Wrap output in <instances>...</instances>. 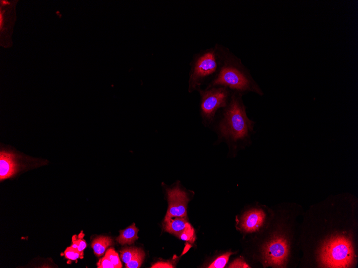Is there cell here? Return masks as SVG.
<instances>
[{"label":"cell","instance_id":"cell-1","mask_svg":"<svg viewBox=\"0 0 358 268\" xmlns=\"http://www.w3.org/2000/svg\"><path fill=\"white\" fill-rule=\"evenodd\" d=\"M299 268H356L358 199L349 192L328 196L305 210L300 225Z\"/></svg>","mask_w":358,"mask_h":268},{"label":"cell","instance_id":"cell-2","mask_svg":"<svg viewBox=\"0 0 358 268\" xmlns=\"http://www.w3.org/2000/svg\"><path fill=\"white\" fill-rule=\"evenodd\" d=\"M271 222L260 232L253 258L264 268H298L301 259L300 225L305 209L297 203L279 205Z\"/></svg>","mask_w":358,"mask_h":268},{"label":"cell","instance_id":"cell-3","mask_svg":"<svg viewBox=\"0 0 358 268\" xmlns=\"http://www.w3.org/2000/svg\"><path fill=\"white\" fill-rule=\"evenodd\" d=\"M243 96L232 92L228 105L220 110L210 128L217 135L216 143H226L235 154L251 145L256 133V122L247 115Z\"/></svg>","mask_w":358,"mask_h":268},{"label":"cell","instance_id":"cell-4","mask_svg":"<svg viewBox=\"0 0 358 268\" xmlns=\"http://www.w3.org/2000/svg\"><path fill=\"white\" fill-rule=\"evenodd\" d=\"M216 86L223 87L232 92L244 95L253 93L263 97L265 94L242 60L228 47L226 48L221 67L216 77L206 85V88Z\"/></svg>","mask_w":358,"mask_h":268},{"label":"cell","instance_id":"cell-5","mask_svg":"<svg viewBox=\"0 0 358 268\" xmlns=\"http://www.w3.org/2000/svg\"><path fill=\"white\" fill-rule=\"evenodd\" d=\"M226 47L216 44L195 55L190 66L189 92L198 91L216 77L224 60Z\"/></svg>","mask_w":358,"mask_h":268},{"label":"cell","instance_id":"cell-6","mask_svg":"<svg viewBox=\"0 0 358 268\" xmlns=\"http://www.w3.org/2000/svg\"><path fill=\"white\" fill-rule=\"evenodd\" d=\"M197 92L200 94V115L203 125L210 128L220 110L228 105L232 92L220 86L200 88Z\"/></svg>","mask_w":358,"mask_h":268},{"label":"cell","instance_id":"cell-7","mask_svg":"<svg viewBox=\"0 0 358 268\" xmlns=\"http://www.w3.org/2000/svg\"><path fill=\"white\" fill-rule=\"evenodd\" d=\"M273 214L268 215L267 210L261 207L250 208L238 220V229L246 235H258L271 221Z\"/></svg>","mask_w":358,"mask_h":268},{"label":"cell","instance_id":"cell-8","mask_svg":"<svg viewBox=\"0 0 358 268\" xmlns=\"http://www.w3.org/2000/svg\"><path fill=\"white\" fill-rule=\"evenodd\" d=\"M16 1H1L0 6V27H1V44L4 47L11 46V36L13 26L16 20Z\"/></svg>","mask_w":358,"mask_h":268},{"label":"cell","instance_id":"cell-9","mask_svg":"<svg viewBox=\"0 0 358 268\" xmlns=\"http://www.w3.org/2000/svg\"><path fill=\"white\" fill-rule=\"evenodd\" d=\"M169 208L164 222L176 217L187 218V208L189 201L188 194L178 185L167 190Z\"/></svg>","mask_w":358,"mask_h":268},{"label":"cell","instance_id":"cell-10","mask_svg":"<svg viewBox=\"0 0 358 268\" xmlns=\"http://www.w3.org/2000/svg\"><path fill=\"white\" fill-rule=\"evenodd\" d=\"M15 151L2 147L0 150V182L15 177L18 170L15 164Z\"/></svg>","mask_w":358,"mask_h":268},{"label":"cell","instance_id":"cell-11","mask_svg":"<svg viewBox=\"0 0 358 268\" xmlns=\"http://www.w3.org/2000/svg\"><path fill=\"white\" fill-rule=\"evenodd\" d=\"M187 218L176 217L164 222V230L179 237L182 234L188 224Z\"/></svg>","mask_w":358,"mask_h":268},{"label":"cell","instance_id":"cell-12","mask_svg":"<svg viewBox=\"0 0 358 268\" xmlns=\"http://www.w3.org/2000/svg\"><path fill=\"white\" fill-rule=\"evenodd\" d=\"M139 229L136 227L135 224L133 223L129 226L125 230L120 231V236L116 238V241L121 245H132L135 240L138 239L137 236Z\"/></svg>","mask_w":358,"mask_h":268},{"label":"cell","instance_id":"cell-13","mask_svg":"<svg viewBox=\"0 0 358 268\" xmlns=\"http://www.w3.org/2000/svg\"><path fill=\"white\" fill-rule=\"evenodd\" d=\"M113 244L111 238L107 236H100L95 238L92 243V247L96 256L104 255L108 247Z\"/></svg>","mask_w":358,"mask_h":268},{"label":"cell","instance_id":"cell-14","mask_svg":"<svg viewBox=\"0 0 358 268\" xmlns=\"http://www.w3.org/2000/svg\"><path fill=\"white\" fill-rule=\"evenodd\" d=\"M145 252L142 249H140L132 260L126 264V267L127 268H140L143 262L144 258H145Z\"/></svg>","mask_w":358,"mask_h":268},{"label":"cell","instance_id":"cell-15","mask_svg":"<svg viewBox=\"0 0 358 268\" xmlns=\"http://www.w3.org/2000/svg\"><path fill=\"white\" fill-rule=\"evenodd\" d=\"M140 249L136 247H126L120 251V256L123 263L127 264L132 260Z\"/></svg>","mask_w":358,"mask_h":268},{"label":"cell","instance_id":"cell-16","mask_svg":"<svg viewBox=\"0 0 358 268\" xmlns=\"http://www.w3.org/2000/svg\"><path fill=\"white\" fill-rule=\"evenodd\" d=\"M234 253L231 252H227L223 255L220 256L217 258L208 267L209 268H223L225 267L227 263H228L230 257Z\"/></svg>","mask_w":358,"mask_h":268},{"label":"cell","instance_id":"cell-17","mask_svg":"<svg viewBox=\"0 0 358 268\" xmlns=\"http://www.w3.org/2000/svg\"><path fill=\"white\" fill-rule=\"evenodd\" d=\"M179 238L184 240V241L190 242L191 243L194 242L196 238L194 229L189 223H188L186 228H185Z\"/></svg>","mask_w":358,"mask_h":268},{"label":"cell","instance_id":"cell-18","mask_svg":"<svg viewBox=\"0 0 358 268\" xmlns=\"http://www.w3.org/2000/svg\"><path fill=\"white\" fill-rule=\"evenodd\" d=\"M105 256L111 261L115 268H121L122 267L119 254L113 248L108 249L106 251Z\"/></svg>","mask_w":358,"mask_h":268},{"label":"cell","instance_id":"cell-19","mask_svg":"<svg viewBox=\"0 0 358 268\" xmlns=\"http://www.w3.org/2000/svg\"><path fill=\"white\" fill-rule=\"evenodd\" d=\"M65 258L71 261L77 260L78 259H83L82 255L77 250L73 248L72 246L68 247L64 252Z\"/></svg>","mask_w":358,"mask_h":268},{"label":"cell","instance_id":"cell-20","mask_svg":"<svg viewBox=\"0 0 358 268\" xmlns=\"http://www.w3.org/2000/svg\"><path fill=\"white\" fill-rule=\"evenodd\" d=\"M230 268H251V266L246 262L244 258L240 257L234 260L229 266Z\"/></svg>","mask_w":358,"mask_h":268},{"label":"cell","instance_id":"cell-21","mask_svg":"<svg viewBox=\"0 0 358 268\" xmlns=\"http://www.w3.org/2000/svg\"><path fill=\"white\" fill-rule=\"evenodd\" d=\"M84 233H80L79 235L77 237V241L78 243V247L77 249V250L83 256H84V250L87 247V243L86 242V240L83 238V237H84Z\"/></svg>","mask_w":358,"mask_h":268},{"label":"cell","instance_id":"cell-22","mask_svg":"<svg viewBox=\"0 0 358 268\" xmlns=\"http://www.w3.org/2000/svg\"><path fill=\"white\" fill-rule=\"evenodd\" d=\"M97 267L98 268H115L111 261L105 256L99 260Z\"/></svg>","mask_w":358,"mask_h":268},{"label":"cell","instance_id":"cell-23","mask_svg":"<svg viewBox=\"0 0 358 268\" xmlns=\"http://www.w3.org/2000/svg\"><path fill=\"white\" fill-rule=\"evenodd\" d=\"M151 268H173L174 266L169 262H158L151 267Z\"/></svg>","mask_w":358,"mask_h":268}]
</instances>
